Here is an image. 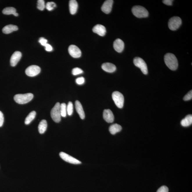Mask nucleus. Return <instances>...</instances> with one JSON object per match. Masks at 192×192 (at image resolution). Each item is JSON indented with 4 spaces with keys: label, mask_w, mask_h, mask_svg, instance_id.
Returning a JSON list of instances; mask_svg holds the SVG:
<instances>
[{
    "label": "nucleus",
    "mask_w": 192,
    "mask_h": 192,
    "mask_svg": "<svg viewBox=\"0 0 192 192\" xmlns=\"http://www.w3.org/2000/svg\"><path fill=\"white\" fill-rule=\"evenodd\" d=\"M45 8V1L43 0H39L37 1V8L39 10H43Z\"/></svg>",
    "instance_id": "obj_28"
},
{
    "label": "nucleus",
    "mask_w": 192,
    "mask_h": 192,
    "mask_svg": "<svg viewBox=\"0 0 192 192\" xmlns=\"http://www.w3.org/2000/svg\"><path fill=\"white\" fill-rule=\"evenodd\" d=\"M192 116L191 115H187L185 118L181 121V124L182 126L184 127L190 126L192 124Z\"/></svg>",
    "instance_id": "obj_21"
},
{
    "label": "nucleus",
    "mask_w": 192,
    "mask_h": 192,
    "mask_svg": "<svg viewBox=\"0 0 192 192\" xmlns=\"http://www.w3.org/2000/svg\"><path fill=\"white\" fill-rule=\"evenodd\" d=\"M73 111V106L72 103L71 101L68 103V105L67 106V112L68 115L71 116L72 115Z\"/></svg>",
    "instance_id": "obj_26"
},
{
    "label": "nucleus",
    "mask_w": 192,
    "mask_h": 192,
    "mask_svg": "<svg viewBox=\"0 0 192 192\" xmlns=\"http://www.w3.org/2000/svg\"><path fill=\"white\" fill-rule=\"evenodd\" d=\"M2 12L3 14L5 15H10V14H13L15 16H18L19 14L16 12V10L14 7H7L4 8Z\"/></svg>",
    "instance_id": "obj_22"
},
{
    "label": "nucleus",
    "mask_w": 192,
    "mask_h": 192,
    "mask_svg": "<svg viewBox=\"0 0 192 192\" xmlns=\"http://www.w3.org/2000/svg\"><path fill=\"white\" fill-rule=\"evenodd\" d=\"M45 50L47 51L50 52L51 51L53 48L52 46L50 45V44H47L45 46Z\"/></svg>",
    "instance_id": "obj_36"
},
{
    "label": "nucleus",
    "mask_w": 192,
    "mask_h": 192,
    "mask_svg": "<svg viewBox=\"0 0 192 192\" xmlns=\"http://www.w3.org/2000/svg\"><path fill=\"white\" fill-rule=\"evenodd\" d=\"M47 127V123L46 121L43 120L40 122L38 130L40 134H43L46 130Z\"/></svg>",
    "instance_id": "obj_23"
},
{
    "label": "nucleus",
    "mask_w": 192,
    "mask_h": 192,
    "mask_svg": "<svg viewBox=\"0 0 192 192\" xmlns=\"http://www.w3.org/2000/svg\"><path fill=\"white\" fill-rule=\"evenodd\" d=\"M103 117L104 120L108 123H112L114 121V114L110 109H106L104 111Z\"/></svg>",
    "instance_id": "obj_12"
},
{
    "label": "nucleus",
    "mask_w": 192,
    "mask_h": 192,
    "mask_svg": "<svg viewBox=\"0 0 192 192\" xmlns=\"http://www.w3.org/2000/svg\"><path fill=\"white\" fill-rule=\"evenodd\" d=\"M40 72V68L36 65H32L28 67L25 71L26 75L31 77L37 75Z\"/></svg>",
    "instance_id": "obj_9"
},
{
    "label": "nucleus",
    "mask_w": 192,
    "mask_h": 192,
    "mask_svg": "<svg viewBox=\"0 0 192 192\" xmlns=\"http://www.w3.org/2000/svg\"><path fill=\"white\" fill-rule=\"evenodd\" d=\"M124 43L121 39H117L114 41L113 46L116 51L121 53L123 52L124 49Z\"/></svg>",
    "instance_id": "obj_14"
},
{
    "label": "nucleus",
    "mask_w": 192,
    "mask_h": 192,
    "mask_svg": "<svg viewBox=\"0 0 192 192\" xmlns=\"http://www.w3.org/2000/svg\"><path fill=\"white\" fill-rule=\"evenodd\" d=\"M173 1L172 0H164L163 1V3L166 5L167 6H172V5L173 2Z\"/></svg>",
    "instance_id": "obj_35"
},
{
    "label": "nucleus",
    "mask_w": 192,
    "mask_h": 192,
    "mask_svg": "<svg viewBox=\"0 0 192 192\" xmlns=\"http://www.w3.org/2000/svg\"><path fill=\"white\" fill-rule=\"evenodd\" d=\"M18 28L16 25L10 24L7 25L2 29L3 32L5 34H9L12 32L17 30Z\"/></svg>",
    "instance_id": "obj_19"
},
{
    "label": "nucleus",
    "mask_w": 192,
    "mask_h": 192,
    "mask_svg": "<svg viewBox=\"0 0 192 192\" xmlns=\"http://www.w3.org/2000/svg\"><path fill=\"white\" fill-rule=\"evenodd\" d=\"M60 104L59 103H57L51 112V115L52 120L56 123H59L61 120Z\"/></svg>",
    "instance_id": "obj_4"
},
{
    "label": "nucleus",
    "mask_w": 192,
    "mask_h": 192,
    "mask_svg": "<svg viewBox=\"0 0 192 192\" xmlns=\"http://www.w3.org/2000/svg\"><path fill=\"white\" fill-rule=\"evenodd\" d=\"M4 121V117L3 114L0 111V127H1L3 124Z\"/></svg>",
    "instance_id": "obj_34"
},
{
    "label": "nucleus",
    "mask_w": 192,
    "mask_h": 192,
    "mask_svg": "<svg viewBox=\"0 0 192 192\" xmlns=\"http://www.w3.org/2000/svg\"><path fill=\"white\" fill-rule=\"evenodd\" d=\"M132 12L135 16L138 18H144L148 16V11L142 6H134L132 9Z\"/></svg>",
    "instance_id": "obj_3"
},
{
    "label": "nucleus",
    "mask_w": 192,
    "mask_h": 192,
    "mask_svg": "<svg viewBox=\"0 0 192 192\" xmlns=\"http://www.w3.org/2000/svg\"><path fill=\"white\" fill-rule=\"evenodd\" d=\"M60 157L63 160L67 162L74 164H81V162L78 160L73 157L64 152H61L60 153Z\"/></svg>",
    "instance_id": "obj_8"
},
{
    "label": "nucleus",
    "mask_w": 192,
    "mask_h": 192,
    "mask_svg": "<svg viewBox=\"0 0 192 192\" xmlns=\"http://www.w3.org/2000/svg\"><path fill=\"white\" fill-rule=\"evenodd\" d=\"M56 7V4L54 2H52V1L47 2L45 6L46 8L49 11L53 10L54 8Z\"/></svg>",
    "instance_id": "obj_27"
},
{
    "label": "nucleus",
    "mask_w": 192,
    "mask_h": 192,
    "mask_svg": "<svg viewBox=\"0 0 192 192\" xmlns=\"http://www.w3.org/2000/svg\"><path fill=\"white\" fill-rule=\"evenodd\" d=\"M36 115V112L35 111L30 112L27 116L25 121V123L26 125H28L34 119Z\"/></svg>",
    "instance_id": "obj_24"
},
{
    "label": "nucleus",
    "mask_w": 192,
    "mask_h": 192,
    "mask_svg": "<svg viewBox=\"0 0 192 192\" xmlns=\"http://www.w3.org/2000/svg\"><path fill=\"white\" fill-rule=\"evenodd\" d=\"M93 31L99 36H102L105 35L106 33L105 27L101 24H97L94 27Z\"/></svg>",
    "instance_id": "obj_15"
},
{
    "label": "nucleus",
    "mask_w": 192,
    "mask_h": 192,
    "mask_svg": "<svg viewBox=\"0 0 192 192\" xmlns=\"http://www.w3.org/2000/svg\"><path fill=\"white\" fill-rule=\"evenodd\" d=\"M113 3L114 1L112 0L105 1L101 7V10L105 13L108 14L110 13L112 10Z\"/></svg>",
    "instance_id": "obj_11"
},
{
    "label": "nucleus",
    "mask_w": 192,
    "mask_h": 192,
    "mask_svg": "<svg viewBox=\"0 0 192 192\" xmlns=\"http://www.w3.org/2000/svg\"><path fill=\"white\" fill-rule=\"evenodd\" d=\"M112 98L117 107L122 108L123 106L124 98L122 94L118 91L114 92L112 94Z\"/></svg>",
    "instance_id": "obj_5"
},
{
    "label": "nucleus",
    "mask_w": 192,
    "mask_h": 192,
    "mask_svg": "<svg viewBox=\"0 0 192 192\" xmlns=\"http://www.w3.org/2000/svg\"><path fill=\"white\" fill-rule=\"evenodd\" d=\"M39 42L40 43L41 45L45 46L47 44V40L46 39H45V38L41 37L40 38Z\"/></svg>",
    "instance_id": "obj_33"
},
{
    "label": "nucleus",
    "mask_w": 192,
    "mask_h": 192,
    "mask_svg": "<svg viewBox=\"0 0 192 192\" xmlns=\"http://www.w3.org/2000/svg\"><path fill=\"white\" fill-rule=\"evenodd\" d=\"M165 63L169 69L172 71H175L178 66V61L175 55L172 53H168L165 55Z\"/></svg>",
    "instance_id": "obj_1"
},
{
    "label": "nucleus",
    "mask_w": 192,
    "mask_h": 192,
    "mask_svg": "<svg viewBox=\"0 0 192 192\" xmlns=\"http://www.w3.org/2000/svg\"><path fill=\"white\" fill-rule=\"evenodd\" d=\"M60 112L61 116L66 117L67 115V106L65 103H63L60 104Z\"/></svg>",
    "instance_id": "obj_25"
},
{
    "label": "nucleus",
    "mask_w": 192,
    "mask_h": 192,
    "mask_svg": "<svg viewBox=\"0 0 192 192\" xmlns=\"http://www.w3.org/2000/svg\"><path fill=\"white\" fill-rule=\"evenodd\" d=\"M182 24V20L180 17H174L169 20L168 27L171 30L175 31L180 27Z\"/></svg>",
    "instance_id": "obj_6"
},
{
    "label": "nucleus",
    "mask_w": 192,
    "mask_h": 192,
    "mask_svg": "<svg viewBox=\"0 0 192 192\" xmlns=\"http://www.w3.org/2000/svg\"><path fill=\"white\" fill-rule=\"evenodd\" d=\"M101 67L103 70L109 73H113L116 69V67L115 65L110 63H103Z\"/></svg>",
    "instance_id": "obj_16"
},
{
    "label": "nucleus",
    "mask_w": 192,
    "mask_h": 192,
    "mask_svg": "<svg viewBox=\"0 0 192 192\" xmlns=\"http://www.w3.org/2000/svg\"><path fill=\"white\" fill-rule=\"evenodd\" d=\"M22 57L21 53L19 51H16L12 54L10 60L11 66L15 67L19 61Z\"/></svg>",
    "instance_id": "obj_13"
},
{
    "label": "nucleus",
    "mask_w": 192,
    "mask_h": 192,
    "mask_svg": "<svg viewBox=\"0 0 192 192\" xmlns=\"http://www.w3.org/2000/svg\"><path fill=\"white\" fill-rule=\"evenodd\" d=\"M82 73H83V71L80 68L78 67L74 68L73 69L72 71V73L74 76L78 75V74Z\"/></svg>",
    "instance_id": "obj_29"
},
{
    "label": "nucleus",
    "mask_w": 192,
    "mask_h": 192,
    "mask_svg": "<svg viewBox=\"0 0 192 192\" xmlns=\"http://www.w3.org/2000/svg\"><path fill=\"white\" fill-rule=\"evenodd\" d=\"M169 189L167 186H163L158 189L157 192H168Z\"/></svg>",
    "instance_id": "obj_32"
},
{
    "label": "nucleus",
    "mask_w": 192,
    "mask_h": 192,
    "mask_svg": "<svg viewBox=\"0 0 192 192\" xmlns=\"http://www.w3.org/2000/svg\"><path fill=\"white\" fill-rule=\"evenodd\" d=\"M192 98V91L190 90L186 95L184 97L183 100L184 101H186L191 100Z\"/></svg>",
    "instance_id": "obj_30"
},
{
    "label": "nucleus",
    "mask_w": 192,
    "mask_h": 192,
    "mask_svg": "<svg viewBox=\"0 0 192 192\" xmlns=\"http://www.w3.org/2000/svg\"><path fill=\"white\" fill-rule=\"evenodd\" d=\"M34 95L33 94L28 93L25 94H18L14 96V101L20 104H26L33 99Z\"/></svg>",
    "instance_id": "obj_2"
},
{
    "label": "nucleus",
    "mask_w": 192,
    "mask_h": 192,
    "mask_svg": "<svg viewBox=\"0 0 192 192\" xmlns=\"http://www.w3.org/2000/svg\"><path fill=\"white\" fill-rule=\"evenodd\" d=\"M69 54L73 58H78L81 56L82 52L80 49L76 45L70 46L69 48Z\"/></svg>",
    "instance_id": "obj_10"
},
{
    "label": "nucleus",
    "mask_w": 192,
    "mask_h": 192,
    "mask_svg": "<svg viewBox=\"0 0 192 192\" xmlns=\"http://www.w3.org/2000/svg\"><path fill=\"white\" fill-rule=\"evenodd\" d=\"M78 4L75 0H71L69 2V8L70 12L72 15L75 14L77 12Z\"/></svg>",
    "instance_id": "obj_18"
},
{
    "label": "nucleus",
    "mask_w": 192,
    "mask_h": 192,
    "mask_svg": "<svg viewBox=\"0 0 192 192\" xmlns=\"http://www.w3.org/2000/svg\"><path fill=\"white\" fill-rule=\"evenodd\" d=\"M76 82L78 85H82L85 83V79L83 77L78 78L76 79Z\"/></svg>",
    "instance_id": "obj_31"
},
{
    "label": "nucleus",
    "mask_w": 192,
    "mask_h": 192,
    "mask_svg": "<svg viewBox=\"0 0 192 192\" xmlns=\"http://www.w3.org/2000/svg\"><path fill=\"white\" fill-rule=\"evenodd\" d=\"M134 65L139 68L141 71L144 74H147L148 73L147 66L146 63L142 58L136 57L134 59Z\"/></svg>",
    "instance_id": "obj_7"
},
{
    "label": "nucleus",
    "mask_w": 192,
    "mask_h": 192,
    "mask_svg": "<svg viewBox=\"0 0 192 192\" xmlns=\"http://www.w3.org/2000/svg\"><path fill=\"white\" fill-rule=\"evenodd\" d=\"M122 127L118 124H112L109 127V131L112 134H115L121 130Z\"/></svg>",
    "instance_id": "obj_20"
},
{
    "label": "nucleus",
    "mask_w": 192,
    "mask_h": 192,
    "mask_svg": "<svg viewBox=\"0 0 192 192\" xmlns=\"http://www.w3.org/2000/svg\"><path fill=\"white\" fill-rule=\"evenodd\" d=\"M75 107L76 111L79 114L80 118L82 119H84L85 117V112H84L81 104L79 101H76Z\"/></svg>",
    "instance_id": "obj_17"
}]
</instances>
